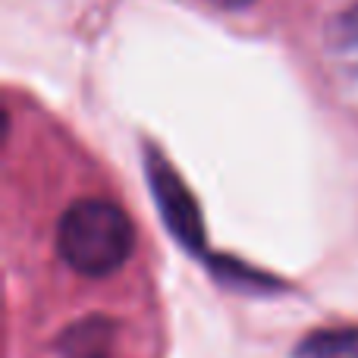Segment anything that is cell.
Here are the masks:
<instances>
[{
  "label": "cell",
  "instance_id": "7a4b0ae2",
  "mask_svg": "<svg viewBox=\"0 0 358 358\" xmlns=\"http://www.w3.org/2000/svg\"><path fill=\"white\" fill-rule=\"evenodd\" d=\"M299 358H358V327H336L311 334L299 346Z\"/></svg>",
  "mask_w": 358,
  "mask_h": 358
},
{
  "label": "cell",
  "instance_id": "6da1fadb",
  "mask_svg": "<svg viewBox=\"0 0 358 358\" xmlns=\"http://www.w3.org/2000/svg\"><path fill=\"white\" fill-rule=\"evenodd\" d=\"M136 229L120 204L107 198H82L57 227V248L63 261L82 277L101 280L120 271L132 255Z\"/></svg>",
  "mask_w": 358,
  "mask_h": 358
},
{
  "label": "cell",
  "instance_id": "277c9868",
  "mask_svg": "<svg viewBox=\"0 0 358 358\" xmlns=\"http://www.w3.org/2000/svg\"><path fill=\"white\" fill-rule=\"evenodd\" d=\"M208 3H214V6H223V10H242V6L255 3V0H208Z\"/></svg>",
  "mask_w": 358,
  "mask_h": 358
},
{
  "label": "cell",
  "instance_id": "3957f363",
  "mask_svg": "<svg viewBox=\"0 0 358 358\" xmlns=\"http://www.w3.org/2000/svg\"><path fill=\"white\" fill-rule=\"evenodd\" d=\"M334 54L340 63L358 79V3L349 6L334 25Z\"/></svg>",
  "mask_w": 358,
  "mask_h": 358
}]
</instances>
